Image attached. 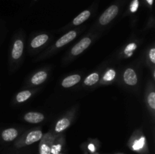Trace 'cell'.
<instances>
[{
  "mask_svg": "<svg viewBox=\"0 0 155 154\" xmlns=\"http://www.w3.org/2000/svg\"><path fill=\"white\" fill-rule=\"evenodd\" d=\"M42 137V133L40 131H33L29 133L26 137V144L30 145L40 140Z\"/></svg>",
  "mask_w": 155,
  "mask_h": 154,
  "instance_id": "obj_7",
  "label": "cell"
},
{
  "mask_svg": "<svg viewBox=\"0 0 155 154\" xmlns=\"http://www.w3.org/2000/svg\"><path fill=\"white\" fill-rule=\"evenodd\" d=\"M40 154H51V148L46 144H42L40 147Z\"/></svg>",
  "mask_w": 155,
  "mask_h": 154,
  "instance_id": "obj_21",
  "label": "cell"
},
{
  "mask_svg": "<svg viewBox=\"0 0 155 154\" xmlns=\"http://www.w3.org/2000/svg\"><path fill=\"white\" fill-rule=\"evenodd\" d=\"M145 138L144 137H142L139 140H136V141L134 142V143H133V149H134V150H139V149H142L144 146V145H145Z\"/></svg>",
  "mask_w": 155,
  "mask_h": 154,
  "instance_id": "obj_16",
  "label": "cell"
},
{
  "mask_svg": "<svg viewBox=\"0 0 155 154\" xmlns=\"http://www.w3.org/2000/svg\"><path fill=\"white\" fill-rule=\"evenodd\" d=\"M145 1H146V2L148 3L150 6H152L153 2H154V0H145Z\"/></svg>",
  "mask_w": 155,
  "mask_h": 154,
  "instance_id": "obj_25",
  "label": "cell"
},
{
  "mask_svg": "<svg viewBox=\"0 0 155 154\" xmlns=\"http://www.w3.org/2000/svg\"><path fill=\"white\" fill-rule=\"evenodd\" d=\"M136 48V45L135 43H131L130 44V45H128V46L127 47V48L125 49V51H124V52H125V54H127V56H131L132 54H133V50H135Z\"/></svg>",
  "mask_w": 155,
  "mask_h": 154,
  "instance_id": "obj_19",
  "label": "cell"
},
{
  "mask_svg": "<svg viewBox=\"0 0 155 154\" xmlns=\"http://www.w3.org/2000/svg\"><path fill=\"white\" fill-rule=\"evenodd\" d=\"M81 79V77L79 75H73L65 78L62 82V86L64 88H70L74 86Z\"/></svg>",
  "mask_w": 155,
  "mask_h": 154,
  "instance_id": "obj_8",
  "label": "cell"
},
{
  "mask_svg": "<svg viewBox=\"0 0 155 154\" xmlns=\"http://www.w3.org/2000/svg\"><path fill=\"white\" fill-rule=\"evenodd\" d=\"M148 101L150 107L154 110L155 109V93L154 92H151V93L148 95Z\"/></svg>",
  "mask_w": 155,
  "mask_h": 154,
  "instance_id": "obj_18",
  "label": "cell"
},
{
  "mask_svg": "<svg viewBox=\"0 0 155 154\" xmlns=\"http://www.w3.org/2000/svg\"><path fill=\"white\" fill-rule=\"evenodd\" d=\"M139 0H133L130 4V11L134 13L136 12V11L138 10L139 8Z\"/></svg>",
  "mask_w": 155,
  "mask_h": 154,
  "instance_id": "obj_20",
  "label": "cell"
},
{
  "mask_svg": "<svg viewBox=\"0 0 155 154\" xmlns=\"http://www.w3.org/2000/svg\"><path fill=\"white\" fill-rule=\"evenodd\" d=\"M48 39V36L45 34H42L39 35V36H36L34 39H33V41L31 42V46L33 48H38V47H40L41 45H44L45 42H47V40Z\"/></svg>",
  "mask_w": 155,
  "mask_h": 154,
  "instance_id": "obj_10",
  "label": "cell"
},
{
  "mask_svg": "<svg viewBox=\"0 0 155 154\" xmlns=\"http://www.w3.org/2000/svg\"><path fill=\"white\" fill-rule=\"evenodd\" d=\"M77 36V33L74 30L72 31H70L69 33H66L65 35H64L61 38L58 39L56 42V47L58 48H60V47L64 46L66 44L69 43L70 42H71L72 40H74L75 39V37Z\"/></svg>",
  "mask_w": 155,
  "mask_h": 154,
  "instance_id": "obj_3",
  "label": "cell"
},
{
  "mask_svg": "<svg viewBox=\"0 0 155 154\" xmlns=\"http://www.w3.org/2000/svg\"><path fill=\"white\" fill-rule=\"evenodd\" d=\"M71 122H70L69 119H61V120H59L58 122H57L55 126V131L57 132H61V131H63L64 130L66 129L68 126L70 125Z\"/></svg>",
  "mask_w": 155,
  "mask_h": 154,
  "instance_id": "obj_13",
  "label": "cell"
},
{
  "mask_svg": "<svg viewBox=\"0 0 155 154\" xmlns=\"http://www.w3.org/2000/svg\"><path fill=\"white\" fill-rule=\"evenodd\" d=\"M18 136V131L15 128H8L2 133V137L5 141H12Z\"/></svg>",
  "mask_w": 155,
  "mask_h": 154,
  "instance_id": "obj_9",
  "label": "cell"
},
{
  "mask_svg": "<svg viewBox=\"0 0 155 154\" xmlns=\"http://www.w3.org/2000/svg\"><path fill=\"white\" fill-rule=\"evenodd\" d=\"M30 96H31V92L30 91H23L18 93L17 95V101L20 103L24 102V101H27L28 98H30Z\"/></svg>",
  "mask_w": 155,
  "mask_h": 154,
  "instance_id": "obj_15",
  "label": "cell"
},
{
  "mask_svg": "<svg viewBox=\"0 0 155 154\" xmlns=\"http://www.w3.org/2000/svg\"><path fill=\"white\" fill-rule=\"evenodd\" d=\"M47 78V73L45 71H40L32 77L31 82L34 85H39L43 82Z\"/></svg>",
  "mask_w": 155,
  "mask_h": 154,
  "instance_id": "obj_12",
  "label": "cell"
},
{
  "mask_svg": "<svg viewBox=\"0 0 155 154\" xmlns=\"http://www.w3.org/2000/svg\"><path fill=\"white\" fill-rule=\"evenodd\" d=\"M115 75H116V72H115V71L114 70V69H110V70H108L105 74H104V80H105V81H107V82L111 81V80L114 79Z\"/></svg>",
  "mask_w": 155,
  "mask_h": 154,
  "instance_id": "obj_17",
  "label": "cell"
},
{
  "mask_svg": "<svg viewBox=\"0 0 155 154\" xmlns=\"http://www.w3.org/2000/svg\"><path fill=\"white\" fill-rule=\"evenodd\" d=\"M149 57L152 63H155V48H153L149 51Z\"/></svg>",
  "mask_w": 155,
  "mask_h": 154,
  "instance_id": "obj_23",
  "label": "cell"
},
{
  "mask_svg": "<svg viewBox=\"0 0 155 154\" xmlns=\"http://www.w3.org/2000/svg\"><path fill=\"white\" fill-rule=\"evenodd\" d=\"M89 149H90V150L92 151V152H94V151L95 150V146H94L93 144H92V143H91V144H89Z\"/></svg>",
  "mask_w": 155,
  "mask_h": 154,
  "instance_id": "obj_24",
  "label": "cell"
},
{
  "mask_svg": "<svg viewBox=\"0 0 155 154\" xmlns=\"http://www.w3.org/2000/svg\"><path fill=\"white\" fill-rule=\"evenodd\" d=\"M124 81L127 85H135L137 83V75L133 69H127L125 71Z\"/></svg>",
  "mask_w": 155,
  "mask_h": 154,
  "instance_id": "obj_4",
  "label": "cell"
},
{
  "mask_svg": "<svg viewBox=\"0 0 155 154\" xmlns=\"http://www.w3.org/2000/svg\"><path fill=\"white\" fill-rule=\"evenodd\" d=\"M61 150V146L60 144H56L52 146L51 149V153L52 154H58L60 153Z\"/></svg>",
  "mask_w": 155,
  "mask_h": 154,
  "instance_id": "obj_22",
  "label": "cell"
},
{
  "mask_svg": "<svg viewBox=\"0 0 155 154\" xmlns=\"http://www.w3.org/2000/svg\"><path fill=\"white\" fill-rule=\"evenodd\" d=\"M118 12H119V8L117 5H112L107 8L99 18V23L101 25H106L110 23L117 15Z\"/></svg>",
  "mask_w": 155,
  "mask_h": 154,
  "instance_id": "obj_1",
  "label": "cell"
},
{
  "mask_svg": "<svg viewBox=\"0 0 155 154\" xmlns=\"http://www.w3.org/2000/svg\"><path fill=\"white\" fill-rule=\"evenodd\" d=\"M98 79H99L98 74L94 72V73H92L89 76L86 77V79L84 81V83L86 85H92L95 84L98 81Z\"/></svg>",
  "mask_w": 155,
  "mask_h": 154,
  "instance_id": "obj_14",
  "label": "cell"
},
{
  "mask_svg": "<svg viewBox=\"0 0 155 154\" xmlns=\"http://www.w3.org/2000/svg\"><path fill=\"white\" fill-rule=\"evenodd\" d=\"M90 14L91 13L89 10L83 11L82 13H80L78 16H77L74 18V21H73V24L74 25H80V24H83L84 21H86L90 17Z\"/></svg>",
  "mask_w": 155,
  "mask_h": 154,
  "instance_id": "obj_11",
  "label": "cell"
},
{
  "mask_svg": "<svg viewBox=\"0 0 155 154\" xmlns=\"http://www.w3.org/2000/svg\"><path fill=\"white\" fill-rule=\"evenodd\" d=\"M24 119L30 123H39L44 119V116L40 113L30 112L24 116Z\"/></svg>",
  "mask_w": 155,
  "mask_h": 154,
  "instance_id": "obj_5",
  "label": "cell"
},
{
  "mask_svg": "<svg viewBox=\"0 0 155 154\" xmlns=\"http://www.w3.org/2000/svg\"><path fill=\"white\" fill-rule=\"evenodd\" d=\"M23 49H24V44L21 40H17L15 42L12 49V56L14 59H18L22 55Z\"/></svg>",
  "mask_w": 155,
  "mask_h": 154,
  "instance_id": "obj_6",
  "label": "cell"
},
{
  "mask_svg": "<svg viewBox=\"0 0 155 154\" xmlns=\"http://www.w3.org/2000/svg\"><path fill=\"white\" fill-rule=\"evenodd\" d=\"M91 44V39L89 38H84L78 42L71 50L73 55H78L86 49Z\"/></svg>",
  "mask_w": 155,
  "mask_h": 154,
  "instance_id": "obj_2",
  "label": "cell"
},
{
  "mask_svg": "<svg viewBox=\"0 0 155 154\" xmlns=\"http://www.w3.org/2000/svg\"><path fill=\"white\" fill-rule=\"evenodd\" d=\"M58 154H61V153H58Z\"/></svg>",
  "mask_w": 155,
  "mask_h": 154,
  "instance_id": "obj_26",
  "label": "cell"
}]
</instances>
